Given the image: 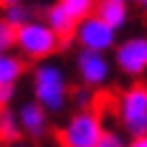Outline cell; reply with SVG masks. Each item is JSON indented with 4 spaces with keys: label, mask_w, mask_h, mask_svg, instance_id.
Listing matches in <instances>:
<instances>
[{
    "label": "cell",
    "mask_w": 147,
    "mask_h": 147,
    "mask_svg": "<svg viewBox=\"0 0 147 147\" xmlns=\"http://www.w3.org/2000/svg\"><path fill=\"white\" fill-rule=\"evenodd\" d=\"M8 147H30L28 142H20V140H18V142H13V145H8Z\"/></svg>",
    "instance_id": "cell-21"
},
{
    "label": "cell",
    "mask_w": 147,
    "mask_h": 147,
    "mask_svg": "<svg viewBox=\"0 0 147 147\" xmlns=\"http://www.w3.org/2000/svg\"><path fill=\"white\" fill-rule=\"evenodd\" d=\"M76 71H79V79H81L84 86L102 89L112 79V61L107 59V53L81 48L79 56H76Z\"/></svg>",
    "instance_id": "cell-6"
},
{
    "label": "cell",
    "mask_w": 147,
    "mask_h": 147,
    "mask_svg": "<svg viewBox=\"0 0 147 147\" xmlns=\"http://www.w3.org/2000/svg\"><path fill=\"white\" fill-rule=\"evenodd\" d=\"M26 71V61L13 53H0V84H18V79Z\"/></svg>",
    "instance_id": "cell-11"
},
{
    "label": "cell",
    "mask_w": 147,
    "mask_h": 147,
    "mask_svg": "<svg viewBox=\"0 0 147 147\" xmlns=\"http://www.w3.org/2000/svg\"><path fill=\"white\" fill-rule=\"evenodd\" d=\"M18 3H23V0H0L3 8H10V5H18Z\"/></svg>",
    "instance_id": "cell-20"
},
{
    "label": "cell",
    "mask_w": 147,
    "mask_h": 147,
    "mask_svg": "<svg viewBox=\"0 0 147 147\" xmlns=\"http://www.w3.org/2000/svg\"><path fill=\"white\" fill-rule=\"evenodd\" d=\"M18 122H20L23 134H28L33 140H43L46 132H48V112H46L38 102L20 104V109H18Z\"/></svg>",
    "instance_id": "cell-8"
},
{
    "label": "cell",
    "mask_w": 147,
    "mask_h": 147,
    "mask_svg": "<svg viewBox=\"0 0 147 147\" xmlns=\"http://www.w3.org/2000/svg\"><path fill=\"white\" fill-rule=\"evenodd\" d=\"M59 3L66 8V13L71 15L76 23L84 20V18H89V15L96 10V0H59Z\"/></svg>",
    "instance_id": "cell-13"
},
{
    "label": "cell",
    "mask_w": 147,
    "mask_h": 147,
    "mask_svg": "<svg viewBox=\"0 0 147 147\" xmlns=\"http://www.w3.org/2000/svg\"><path fill=\"white\" fill-rule=\"evenodd\" d=\"M122 3H127V0H122Z\"/></svg>",
    "instance_id": "cell-25"
},
{
    "label": "cell",
    "mask_w": 147,
    "mask_h": 147,
    "mask_svg": "<svg viewBox=\"0 0 147 147\" xmlns=\"http://www.w3.org/2000/svg\"><path fill=\"white\" fill-rule=\"evenodd\" d=\"M15 33H18V28L10 26L5 18H0V53L10 51V48L15 46Z\"/></svg>",
    "instance_id": "cell-15"
},
{
    "label": "cell",
    "mask_w": 147,
    "mask_h": 147,
    "mask_svg": "<svg viewBox=\"0 0 147 147\" xmlns=\"http://www.w3.org/2000/svg\"><path fill=\"white\" fill-rule=\"evenodd\" d=\"M76 43L86 51H99V53H107L117 46V30L112 26H107L99 15H89L84 20L76 23V33H74Z\"/></svg>",
    "instance_id": "cell-5"
},
{
    "label": "cell",
    "mask_w": 147,
    "mask_h": 147,
    "mask_svg": "<svg viewBox=\"0 0 147 147\" xmlns=\"http://www.w3.org/2000/svg\"><path fill=\"white\" fill-rule=\"evenodd\" d=\"M114 63L127 76H142L147 71V36H132L114 51Z\"/></svg>",
    "instance_id": "cell-7"
},
{
    "label": "cell",
    "mask_w": 147,
    "mask_h": 147,
    "mask_svg": "<svg viewBox=\"0 0 147 147\" xmlns=\"http://www.w3.org/2000/svg\"><path fill=\"white\" fill-rule=\"evenodd\" d=\"M15 46L20 56L28 61H43L61 48V38L46 20H28L15 33Z\"/></svg>",
    "instance_id": "cell-2"
},
{
    "label": "cell",
    "mask_w": 147,
    "mask_h": 147,
    "mask_svg": "<svg viewBox=\"0 0 147 147\" xmlns=\"http://www.w3.org/2000/svg\"><path fill=\"white\" fill-rule=\"evenodd\" d=\"M96 147H127V145H124V140H122L117 132L107 129V132H104V137L99 140V145H96Z\"/></svg>",
    "instance_id": "cell-17"
},
{
    "label": "cell",
    "mask_w": 147,
    "mask_h": 147,
    "mask_svg": "<svg viewBox=\"0 0 147 147\" xmlns=\"http://www.w3.org/2000/svg\"><path fill=\"white\" fill-rule=\"evenodd\" d=\"M5 10V20L10 23V26H15V28H20V26H26L28 20H33L30 18V8L28 5H23V3H18V5H10V8H3Z\"/></svg>",
    "instance_id": "cell-14"
},
{
    "label": "cell",
    "mask_w": 147,
    "mask_h": 147,
    "mask_svg": "<svg viewBox=\"0 0 147 147\" xmlns=\"http://www.w3.org/2000/svg\"><path fill=\"white\" fill-rule=\"evenodd\" d=\"M142 5H145V10H147V0H145V3H142Z\"/></svg>",
    "instance_id": "cell-22"
},
{
    "label": "cell",
    "mask_w": 147,
    "mask_h": 147,
    "mask_svg": "<svg viewBox=\"0 0 147 147\" xmlns=\"http://www.w3.org/2000/svg\"><path fill=\"white\" fill-rule=\"evenodd\" d=\"M91 99H94V91L89 86H81L74 91V102H76L79 109H91Z\"/></svg>",
    "instance_id": "cell-16"
},
{
    "label": "cell",
    "mask_w": 147,
    "mask_h": 147,
    "mask_svg": "<svg viewBox=\"0 0 147 147\" xmlns=\"http://www.w3.org/2000/svg\"><path fill=\"white\" fill-rule=\"evenodd\" d=\"M117 114L127 134L137 137V134L147 132V86L145 84H134V86L122 91Z\"/></svg>",
    "instance_id": "cell-4"
},
{
    "label": "cell",
    "mask_w": 147,
    "mask_h": 147,
    "mask_svg": "<svg viewBox=\"0 0 147 147\" xmlns=\"http://www.w3.org/2000/svg\"><path fill=\"white\" fill-rule=\"evenodd\" d=\"M127 147H147V132H145V134H137V137H132V140L127 142Z\"/></svg>",
    "instance_id": "cell-19"
},
{
    "label": "cell",
    "mask_w": 147,
    "mask_h": 147,
    "mask_svg": "<svg viewBox=\"0 0 147 147\" xmlns=\"http://www.w3.org/2000/svg\"><path fill=\"white\" fill-rule=\"evenodd\" d=\"M15 96V84H0V109H8Z\"/></svg>",
    "instance_id": "cell-18"
},
{
    "label": "cell",
    "mask_w": 147,
    "mask_h": 147,
    "mask_svg": "<svg viewBox=\"0 0 147 147\" xmlns=\"http://www.w3.org/2000/svg\"><path fill=\"white\" fill-rule=\"evenodd\" d=\"M20 122H18V114L10 112V109H3V117H0V140L5 142V145H13L20 140Z\"/></svg>",
    "instance_id": "cell-12"
},
{
    "label": "cell",
    "mask_w": 147,
    "mask_h": 147,
    "mask_svg": "<svg viewBox=\"0 0 147 147\" xmlns=\"http://www.w3.org/2000/svg\"><path fill=\"white\" fill-rule=\"evenodd\" d=\"M104 132V119L96 109H79L61 127L59 142L61 147H96Z\"/></svg>",
    "instance_id": "cell-3"
},
{
    "label": "cell",
    "mask_w": 147,
    "mask_h": 147,
    "mask_svg": "<svg viewBox=\"0 0 147 147\" xmlns=\"http://www.w3.org/2000/svg\"><path fill=\"white\" fill-rule=\"evenodd\" d=\"M46 23L51 26V30H56V36L61 38V46H66L74 38V33H76V20L66 13V8H63L61 3L48 5V10H46Z\"/></svg>",
    "instance_id": "cell-9"
},
{
    "label": "cell",
    "mask_w": 147,
    "mask_h": 147,
    "mask_svg": "<svg viewBox=\"0 0 147 147\" xmlns=\"http://www.w3.org/2000/svg\"><path fill=\"white\" fill-rule=\"evenodd\" d=\"M0 117H3V109H0Z\"/></svg>",
    "instance_id": "cell-23"
},
{
    "label": "cell",
    "mask_w": 147,
    "mask_h": 147,
    "mask_svg": "<svg viewBox=\"0 0 147 147\" xmlns=\"http://www.w3.org/2000/svg\"><path fill=\"white\" fill-rule=\"evenodd\" d=\"M94 15H99L104 23L112 26L114 30H122L127 26V20H129V8L122 0H96Z\"/></svg>",
    "instance_id": "cell-10"
},
{
    "label": "cell",
    "mask_w": 147,
    "mask_h": 147,
    "mask_svg": "<svg viewBox=\"0 0 147 147\" xmlns=\"http://www.w3.org/2000/svg\"><path fill=\"white\" fill-rule=\"evenodd\" d=\"M140 3H145V0H140Z\"/></svg>",
    "instance_id": "cell-24"
},
{
    "label": "cell",
    "mask_w": 147,
    "mask_h": 147,
    "mask_svg": "<svg viewBox=\"0 0 147 147\" xmlns=\"http://www.w3.org/2000/svg\"><path fill=\"white\" fill-rule=\"evenodd\" d=\"M33 94L48 114H61L69 104V81L63 69L41 61L33 71Z\"/></svg>",
    "instance_id": "cell-1"
}]
</instances>
